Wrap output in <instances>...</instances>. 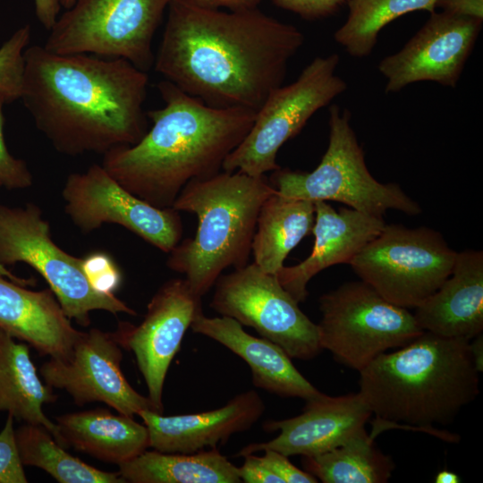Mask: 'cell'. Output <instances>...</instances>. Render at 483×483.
Returning <instances> with one entry per match:
<instances>
[{
	"instance_id": "1",
	"label": "cell",
	"mask_w": 483,
	"mask_h": 483,
	"mask_svg": "<svg viewBox=\"0 0 483 483\" xmlns=\"http://www.w3.org/2000/svg\"><path fill=\"white\" fill-rule=\"evenodd\" d=\"M304 42L295 26L258 8L223 11L172 0L154 68L208 106L257 112Z\"/></svg>"
},
{
	"instance_id": "2",
	"label": "cell",
	"mask_w": 483,
	"mask_h": 483,
	"mask_svg": "<svg viewBox=\"0 0 483 483\" xmlns=\"http://www.w3.org/2000/svg\"><path fill=\"white\" fill-rule=\"evenodd\" d=\"M24 61L21 98L58 152L104 155L134 145L147 132L148 76L127 60L61 55L34 45Z\"/></svg>"
},
{
	"instance_id": "3",
	"label": "cell",
	"mask_w": 483,
	"mask_h": 483,
	"mask_svg": "<svg viewBox=\"0 0 483 483\" xmlns=\"http://www.w3.org/2000/svg\"><path fill=\"white\" fill-rule=\"evenodd\" d=\"M157 89L165 104L147 112L152 126L134 145L104 154L102 166L136 197L169 208L189 182L222 171L256 112L208 106L166 80Z\"/></svg>"
},
{
	"instance_id": "4",
	"label": "cell",
	"mask_w": 483,
	"mask_h": 483,
	"mask_svg": "<svg viewBox=\"0 0 483 483\" xmlns=\"http://www.w3.org/2000/svg\"><path fill=\"white\" fill-rule=\"evenodd\" d=\"M469 340L424 331L406 345L377 356L360 371V391L374 416L369 435L404 429L449 443L441 429L479 394V372Z\"/></svg>"
},
{
	"instance_id": "5",
	"label": "cell",
	"mask_w": 483,
	"mask_h": 483,
	"mask_svg": "<svg viewBox=\"0 0 483 483\" xmlns=\"http://www.w3.org/2000/svg\"><path fill=\"white\" fill-rule=\"evenodd\" d=\"M275 191L265 175L238 171L189 182L172 208L195 214L197 231L169 252L166 266L184 275L195 294H207L225 268L248 264L259 209Z\"/></svg>"
},
{
	"instance_id": "6",
	"label": "cell",
	"mask_w": 483,
	"mask_h": 483,
	"mask_svg": "<svg viewBox=\"0 0 483 483\" xmlns=\"http://www.w3.org/2000/svg\"><path fill=\"white\" fill-rule=\"evenodd\" d=\"M327 148L312 172L274 171L269 182L284 197L311 201H337L364 214L382 216L389 209L415 216L419 205L396 183H382L369 173L351 124V113L329 108Z\"/></svg>"
},
{
	"instance_id": "7",
	"label": "cell",
	"mask_w": 483,
	"mask_h": 483,
	"mask_svg": "<svg viewBox=\"0 0 483 483\" xmlns=\"http://www.w3.org/2000/svg\"><path fill=\"white\" fill-rule=\"evenodd\" d=\"M319 310L322 350L358 372L380 354L406 345L424 332L408 309L389 302L361 280L324 293Z\"/></svg>"
},
{
	"instance_id": "8",
	"label": "cell",
	"mask_w": 483,
	"mask_h": 483,
	"mask_svg": "<svg viewBox=\"0 0 483 483\" xmlns=\"http://www.w3.org/2000/svg\"><path fill=\"white\" fill-rule=\"evenodd\" d=\"M172 0H76L58 16L43 46L61 55L123 58L149 70L154 35Z\"/></svg>"
},
{
	"instance_id": "9",
	"label": "cell",
	"mask_w": 483,
	"mask_h": 483,
	"mask_svg": "<svg viewBox=\"0 0 483 483\" xmlns=\"http://www.w3.org/2000/svg\"><path fill=\"white\" fill-rule=\"evenodd\" d=\"M340 57H315L296 80L274 89L256 112L242 141L226 157L222 170L260 177L280 168L279 148L298 134L309 118L343 93L347 84L337 73Z\"/></svg>"
},
{
	"instance_id": "10",
	"label": "cell",
	"mask_w": 483,
	"mask_h": 483,
	"mask_svg": "<svg viewBox=\"0 0 483 483\" xmlns=\"http://www.w3.org/2000/svg\"><path fill=\"white\" fill-rule=\"evenodd\" d=\"M457 252L437 231L385 225L349 262L389 302L415 309L451 274Z\"/></svg>"
},
{
	"instance_id": "11",
	"label": "cell",
	"mask_w": 483,
	"mask_h": 483,
	"mask_svg": "<svg viewBox=\"0 0 483 483\" xmlns=\"http://www.w3.org/2000/svg\"><path fill=\"white\" fill-rule=\"evenodd\" d=\"M24 262L47 283L64 312L81 326L90 324L89 313L102 309L116 315L137 312L114 294L96 291L76 258L58 247L51 238L49 223L33 203L25 208L0 205V263Z\"/></svg>"
},
{
	"instance_id": "12",
	"label": "cell",
	"mask_w": 483,
	"mask_h": 483,
	"mask_svg": "<svg viewBox=\"0 0 483 483\" xmlns=\"http://www.w3.org/2000/svg\"><path fill=\"white\" fill-rule=\"evenodd\" d=\"M214 286L212 309L254 328L291 359L308 360L323 351L318 325L301 311L275 275L255 263L221 275Z\"/></svg>"
},
{
	"instance_id": "13",
	"label": "cell",
	"mask_w": 483,
	"mask_h": 483,
	"mask_svg": "<svg viewBox=\"0 0 483 483\" xmlns=\"http://www.w3.org/2000/svg\"><path fill=\"white\" fill-rule=\"evenodd\" d=\"M62 196L65 213L84 233L104 224H117L165 253L181 242L183 227L179 211L158 208L136 197L102 165L71 174Z\"/></svg>"
},
{
	"instance_id": "14",
	"label": "cell",
	"mask_w": 483,
	"mask_h": 483,
	"mask_svg": "<svg viewBox=\"0 0 483 483\" xmlns=\"http://www.w3.org/2000/svg\"><path fill=\"white\" fill-rule=\"evenodd\" d=\"M201 298L184 278L168 280L151 298L139 326L120 322L114 332L119 344L134 353L157 413L164 412L163 388L170 364L187 329L203 312Z\"/></svg>"
},
{
	"instance_id": "15",
	"label": "cell",
	"mask_w": 483,
	"mask_h": 483,
	"mask_svg": "<svg viewBox=\"0 0 483 483\" xmlns=\"http://www.w3.org/2000/svg\"><path fill=\"white\" fill-rule=\"evenodd\" d=\"M121 348L114 332L91 328L82 332L68 358H49L43 363L40 375L47 386L65 390L80 406L101 402L131 417L143 410L157 412L149 398L125 378Z\"/></svg>"
},
{
	"instance_id": "16",
	"label": "cell",
	"mask_w": 483,
	"mask_h": 483,
	"mask_svg": "<svg viewBox=\"0 0 483 483\" xmlns=\"http://www.w3.org/2000/svg\"><path fill=\"white\" fill-rule=\"evenodd\" d=\"M424 25L396 53L386 56L378 71L386 92L431 81L455 88L482 28V21L446 12L430 13Z\"/></svg>"
},
{
	"instance_id": "17",
	"label": "cell",
	"mask_w": 483,
	"mask_h": 483,
	"mask_svg": "<svg viewBox=\"0 0 483 483\" xmlns=\"http://www.w3.org/2000/svg\"><path fill=\"white\" fill-rule=\"evenodd\" d=\"M371 411L361 394L329 396L321 393L306 401L302 412L281 420H267L265 431H279L270 441L249 444L235 455L272 449L286 456L310 457L330 451L365 429Z\"/></svg>"
},
{
	"instance_id": "18",
	"label": "cell",
	"mask_w": 483,
	"mask_h": 483,
	"mask_svg": "<svg viewBox=\"0 0 483 483\" xmlns=\"http://www.w3.org/2000/svg\"><path fill=\"white\" fill-rule=\"evenodd\" d=\"M314 204L312 233L315 240L311 253L299 264L283 266L275 274L280 284L299 303L306 300L307 285L314 275L331 266L349 264L386 225L382 216L346 208L336 211L322 200Z\"/></svg>"
},
{
	"instance_id": "19",
	"label": "cell",
	"mask_w": 483,
	"mask_h": 483,
	"mask_svg": "<svg viewBox=\"0 0 483 483\" xmlns=\"http://www.w3.org/2000/svg\"><path fill=\"white\" fill-rule=\"evenodd\" d=\"M258 393H241L216 410L164 416L149 410L138 415L147 427L149 447L163 453H191L225 445L235 433L249 430L263 415Z\"/></svg>"
},
{
	"instance_id": "20",
	"label": "cell",
	"mask_w": 483,
	"mask_h": 483,
	"mask_svg": "<svg viewBox=\"0 0 483 483\" xmlns=\"http://www.w3.org/2000/svg\"><path fill=\"white\" fill-rule=\"evenodd\" d=\"M414 318L427 332L471 340L483 331V252H457L453 270L419 306Z\"/></svg>"
},
{
	"instance_id": "21",
	"label": "cell",
	"mask_w": 483,
	"mask_h": 483,
	"mask_svg": "<svg viewBox=\"0 0 483 483\" xmlns=\"http://www.w3.org/2000/svg\"><path fill=\"white\" fill-rule=\"evenodd\" d=\"M0 328L54 359L68 358L82 334L72 326L50 288L30 291L1 275Z\"/></svg>"
},
{
	"instance_id": "22",
	"label": "cell",
	"mask_w": 483,
	"mask_h": 483,
	"mask_svg": "<svg viewBox=\"0 0 483 483\" xmlns=\"http://www.w3.org/2000/svg\"><path fill=\"white\" fill-rule=\"evenodd\" d=\"M192 332L209 337L242 359L250 368L256 387L281 396L305 401L321 394L294 367L288 354L275 343L248 334L229 317H206L203 312L192 321Z\"/></svg>"
},
{
	"instance_id": "23",
	"label": "cell",
	"mask_w": 483,
	"mask_h": 483,
	"mask_svg": "<svg viewBox=\"0 0 483 483\" xmlns=\"http://www.w3.org/2000/svg\"><path fill=\"white\" fill-rule=\"evenodd\" d=\"M55 419L63 447L72 446L104 462L119 465L149 447L147 427L119 412L94 409Z\"/></svg>"
},
{
	"instance_id": "24",
	"label": "cell",
	"mask_w": 483,
	"mask_h": 483,
	"mask_svg": "<svg viewBox=\"0 0 483 483\" xmlns=\"http://www.w3.org/2000/svg\"><path fill=\"white\" fill-rule=\"evenodd\" d=\"M52 387L40 380L29 346L14 341L0 328V411L27 424L46 428L62 445L57 425L43 412V405L55 402Z\"/></svg>"
},
{
	"instance_id": "25",
	"label": "cell",
	"mask_w": 483,
	"mask_h": 483,
	"mask_svg": "<svg viewBox=\"0 0 483 483\" xmlns=\"http://www.w3.org/2000/svg\"><path fill=\"white\" fill-rule=\"evenodd\" d=\"M315 204L311 200L269 195L258 212L251 252L260 269L275 275L289 252L312 233Z\"/></svg>"
},
{
	"instance_id": "26",
	"label": "cell",
	"mask_w": 483,
	"mask_h": 483,
	"mask_svg": "<svg viewBox=\"0 0 483 483\" xmlns=\"http://www.w3.org/2000/svg\"><path fill=\"white\" fill-rule=\"evenodd\" d=\"M125 482L132 483H239L238 467L217 448L191 453L145 450L118 465Z\"/></svg>"
},
{
	"instance_id": "27",
	"label": "cell",
	"mask_w": 483,
	"mask_h": 483,
	"mask_svg": "<svg viewBox=\"0 0 483 483\" xmlns=\"http://www.w3.org/2000/svg\"><path fill=\"white\" fill-rule=\"evenodd\" d=\"M374 441L365 428L330 451L303 457V467L324 483H386L394 462Z\"/></svg>"
},
{
	"instance_id": "28",
	"label": "cell",
	"mask_w": 483,
	"mask_h": 483,
	"mask_svg": "<svg viewBox=\"0 0 483 483\" xmlns=\"http://www.w3.org/2000/svg\"><path fill=\"white\" fill-rule=\"evenodd\" d=\"M23 465L40 468L60 483H122L118 472L98 470L67 453L44 427L27 424L14 430Z\"/></svg>"
},
{
	"instance_id": "29",
	"label": "cell",
	"mask_w": 483,
	"mask_h": 483,
	"mask_svg": "<svg viewBox=\"0 0 483 483\" xmlns=\"http://www.w3.org/2000/svg\"><path fill=\"white\" fill-rule=\"evenodd\" d=\"M437 0H349V13L335 30L334 38L354 57H365L373 51L384 27L412 12H435Z\"/></svg>"
},
{
	"instance_id": "30",
	"label": "cell",
	"mask_w": 483,
	"mask_h": 483,
	"mask_svg": "<svg viewBox=\"0 0 483 483\" xmlns=\"http://www.w3.org/2000/svg\"><path fill=\"white\" fill-rule=\"evenodd\" d=\"M30 38V28L24 26L0 47V96L4 103L21 97L24 52Z\"/></svg>"
},
{
	"instance_id": "31",
	"label": "cell",
	"mask_w": 483,
	"mask_h": 483,
	"mask_svg": "<svg viewBox=\"0 0 483 483\" xmlns=\"http://www.w3.org/2000/svg\"><path fill=\"white\" fill-rule=\"evenodd\" d=\"M83 272L97 292L114 294L122 283V273L115 261L105 252H93L82 258Z\"/></svg>"
},
{
	"instance_id": "32",
	"label": "cell",
	"mask_w": 483,
	"mask_h": 483,
	"mask_svg": "<svg viewBox=\"0 0 483 483\" xmlns=\"http://www.w3.org/2000/svg\"><path fill=\"white\" fill-rule=\"evenodd\" d=\"M27 481L16 445L13 417L8 414L5 425L0 432V483Z\"/></svg>"
},
{
	"instance_id": "33",
	"label": "cell",
	"mask_w": 483,
	"mask_h": 483,
	"mask_svg": "<svg viewBox=\"0 0 483 483\" xmlns=\"http://www.w3.org/2000/svg\"><path fill=\"white\" fill-rule=\"evenodd\" d=\"M0 96V184L7 189H24L32 185V175L27 165L14 158L7 150L4 138L3 105Z\"/></svg>"
},
{
	"instance_id": "34",
	"label": "cell",
	"mask_w": 483,
	"mask_h": 483,
	"mask_svg": "<svg viewBox=\"0 0 483 483\" xmlns=\"http://www.w3.org/2000/svg\"><path fill=\"white\" fill-rule=\"evenodd\" d=\"M264 454L258 456L260 461L274 473L283 483H316L318 480L306 470H301L294 466L288 456L280 452L265 449Z\"/></svg>"
},
{
	"instance_id": "35",
	"label": "cell",
	"mask_w": 483,
	"mask_h": 483,
	"mask_svg": "<svg viewBox=\"0 0 483 483\" xmlns=\"http://www.w3.org/2000/svg\"><path fill=\"white\" fill-rule=\"evenodd\" d=\"M349 0H273L275 5L304 19L327 17L338 11Z\"/></svg>"
},
{
	"instance_id": "36",
	"label": "cell",
	"mask_w": 483,
	"mask_h": 483,
	"mask_svg": "<svg viewBox=\"0 0 483 483\" xmlns=\"http://www.w3.org/2000/svg\"><path fill=\"white\" fill-rule=\"evenodd\" d=\"M244 462L238 467L242 482L245 483H283V480L269 470L258 456L250 453L243 456Z\"/></svg>"
},
{
	"instance_id": "37",
	"label": "cell",
	"mask_w": 483,
	"mask_h": 483,
	"mask_svg": "<svg viewBox=\"0 0 483 483\" xmlns=\"http://www.w3.org/2000/svg\"><path fill=\"white\" fill-rule=\"evenodd\" d=\"M436 7L454 15L483 21V0H437Z\"/></svg>"
},
{
	"instance_id": "38",
	"label": "cell",
	"mask_w": 483,
	"mask_h": 483,
	"mask_svg": "<svg viewBox=\"0 0 483 483\" xmlns=\"http://www.w3.org/2000/svg\"><path fill=\"white\" fill-rule=\"evenodd\" d=\"M35 12L38 21L50 30L58 18L61 9V0H34Z\"/></svg>"
},
{
	"instance_id": "39",
	"label": "cell",
	"mask_w": 483,
	"mask_h": 483,
	"mask_svg": "<svg viewBox=\"0 0 483 483\" xmlns=\"http://www.w3.org/2000/svg\"><path fill=\"white\" fill-rule=\"evenodd\" d=\"M195 4L216 9L239 11L258 8L262 0H191Z\"/></svg>"
},
{
	"instance_id": "40",
	"label": "cell",
	"mask_w": 483,
	"mask_h": 483,
	"mask_svg": "<svg viewBox=\"0 0 483 483\" xmlns=\"http://www.w3.org/2000/svg\"><path fill=\"white\" fill-rule=\"evenodd\" d=\"M470 350L479 372L483 371V337L482 334L475 336L469 342Z\"/></svg>"
},
{
	"instance_id": "41",
	"label": "cell",
	"mask_w": 483,
	"mask_h": 483,
	"mask_svg": "<svg viewBox=\"0 0 483 483\" xmlns=\"http://www.w3.org/2000/svg\"><path fill=\"white\" fill-rule=\"evenodd\" d=\"M0 275L9 279L10 281L19 285L25 286V287L29 285H34L36 284V280L34 278L19 277L13 275L8 268L5 267V266L2 265L1 263H0Z\"/></svg>"
},
{
	"instance_id": "42",
	"label": "cell",
	"mask_w": 483,
	"mask_h": 483,
	"mask_svg": "<svg viewBox=\"0 0 483 483\" xmlns=\"http://www.w3.org/2000/svg\"><path fill=\"white\" fill-rule=\"evenodd\" d=\"M436 483H459L460 478L459 476L450 470H444L439 471L436 478H435Z\"/></svg>"
},
{
	"instance_id": "43",
	"label": "cell",
	"mask_w": 483,
	"mask_h": 483,
	"mask_svg": "<svg viewBox=\"0 0 483 483\" xmlns=\"http://www.w3.org/2000/svg\"><path fill=\"white\" fill-rule=\"evenodd\" d=\"M76 0H61V5L66 10L71 8Z\"/></svg>"
}]
</instances>
